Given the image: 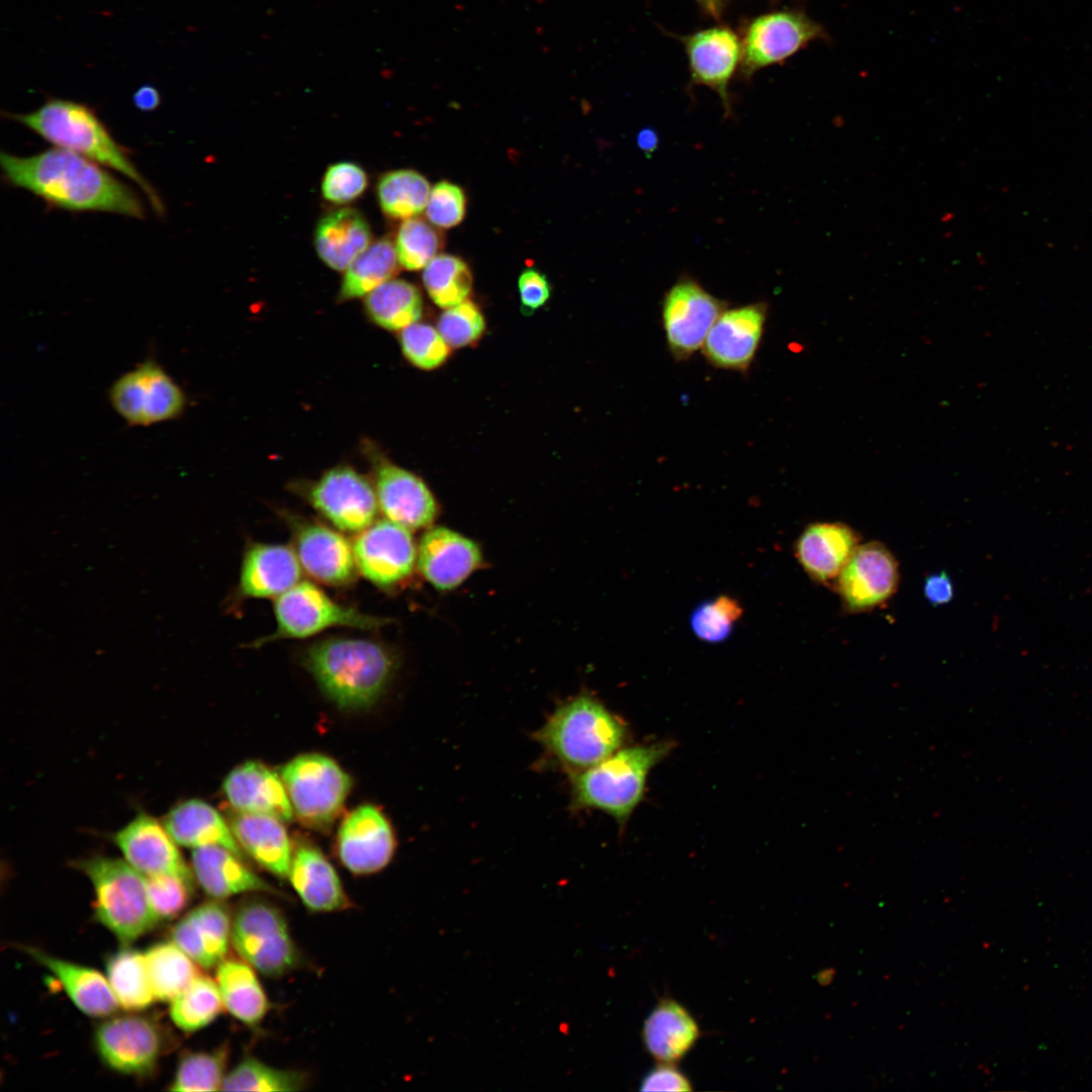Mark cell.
Masks as SVG:
<instances>
[{"label":"cell","instance_id":"6da1fadb","mask_svg":"<svg viewBox=\"0 0 1092 1092\" xmlns=\"http://www.w3.org/2000/svg\"><path fill=\"white\" fill-rule=\"evenodd\" d=\"M0 166L11 186L68 211H102L145 217L141 198L103 166L73 152L52 148L32 156L2 152Z\"/></svg>","mask_w":1092,"mask_h":1092},{"label":"cell","instance_id":"7a4b0ae2","mask_svg":"<svg viewBox=\"0 0 1092 1092\" xmlns=\"http://www.w3.org/2000/svg\"><path fill=\"white\" fill-rule=\"evenodd\" d=\"M301 663L340 709L372 707L386 692L396 669L395 655L378 640L333 636L312 642Z\"/></svg>","mask_w":1092,"mask_h":1092},{"label":"cell","instance_id":"3957f363","mask_svg":"<svg viewBox=\"0 0 1092 1092\" xmlns=\"http://www.w3.org/2000/svg\"><path fill=\"white\" fill-rule=\"evenodd\" d=\"M56 148L85 157L113 169L132 180L146 193L154 210L162 215L164 204L149 181L140 173L129 152L112 136L96 111L74 100L48 98L37 109L27 113H7Z\"/></svg>","mask_w":1092,"mask_h":1092},{"label":"cell","instance_id":"277c9868","mask_svg":"<svg viewBox=\"0 0 1092 1092\" xmlns=\"http://www.w3.org/2000/svg\"><path fill=\"white\" fill-rule=\"evenodd\" d=\"M533 737L573 776L622 748L627 729L597 698L581 694L559 705Z\"/></svg>","mask_w":1092,"mask_h":1092},{"label":"cell","instance_id":"5b68a950","mask_svg":"<svg viewBox=\"0 0 1092 1092\" xmlns=\"http://www.w3.org/2000/svg\"><path fill=\"white\" fill-rule=\"evenodd\" d=\"M669 742L624 747L599 763L572 776L574 809H596L620 826L642 801L651 769L670 751Z\"/></svg>","mask_w":1092,"mask_h":1092},{"label":"cell","instance_id":"8992f818","mask_svg":"<svg viewBox=\"0 0 1092 1092\" xmlns=\"http://www.w3.org/2000/svg\"><path fill=\"white\" fill-rule=\"evenodd\" d=\"M74 866L93 886L98 921L120 941L138 939L160 921L150 902L146 876L125 859L94 856Z\"/></svg>","mask_w":1092,"mask_h":1092},{"label":"cell","instance_id":"52a82bcc","mask_svg":"<svg viewBox=\"0 0 1092 1092\" xmlns=\"http://www.w3.org/2000/svg\"><path fill=\"white\" fill-rule=\"evenodd\" d=\"M273 609L274 631L256 639L250 647L259 648L278 640L304 639L337 627L372 631L390 623L388 618L335 601L318 585L306 580H300L276 598Z\"/></svg>","mask_w":1092,"mask_h":1092},{"label":"cell","instance_id":"ba28073f","mask_svg":"<svg viewBox=\"0 0 1092 1092\" xmlns=\"http://www.w3.org/2000/svg\"><path fill=\"white\" fill-rule=\"evenodd\" d=\"M231 943L243 961L268 977L294 970L299 951L282 911L264 899H248L233 914Z\"/></svg>","mask_w":1092,"mask_h":1092},{"label":"cell","instance_id":"9c48e42d","mask_svg":"<svg viewBox=\"0 0 1092 1092\" xmlns=\"http://www.w3.org/2000/svg\"><path fill=\"white\" fill-rule=\"evenodd\" d=\"M294 815L306 827L327 830L342 812L352 788L350 776L322 753L295 756L280 769Z\"/></svg>","mask_w":1092,"mask_h":1092},{"label":"cell","instance_id":"30bf717a","mask_svg":"<svg viewBox=\"0 0 1092 1092\" xmlns=\"http://www.w3.org/2000/svg\"><path fill=\"white\" fill-rule=\"evenodd\" d=\"M108 398L127 425L139 427L177 420L187 405L183 388L154 358L145 359L116 378Z\"/></svg>","mask_w":1092,"mask_h":1092},{"label":"cell","instance_id":"8fae6325","mask_svg":"<svg viewBox=\"0 0 1092 1092\" xmlns=\"http://www.w3.org/2000/svg\"><path fill=\"white\" fill-rule=\"evenodd\" d=\"M822 35V27L800 10H776L750 18L741 29L740 77L749 80L757 71L782 64Z\"/></svg>","mask_w":1092,"mask_h":1092},{"label":"cell","instance_id":"7c38bea8","mask_svg":"<svg viewBox=\"0 0 1092 1092\" xmlns=\"http://www.w3.org/2000/svg\"><path fill=\"white\" fill-rule=\"evenodd\" d=\"M728 303L690 278L678 279L663 295L662 327L667 347L677 361L691 358Z\"/></svg>","mask_w":1092,"mask_h":1092},{"label":"cell","instance_id":"4fadbf2b","mask_svg":"<svg viewBox=\"0 0 1092 1092\" xmlns=\"http://www.w3.org/2000/svg\"><path fill=\"white\" fill-rule=\"evenodd\" d=\"M352 544L358 572L381 589L401 585L417 567L412 531L387 519L357 533Z\"/></svg>","mask_w":1092,"mask_h":1092},{"label":"cell","instance_id":"5bb4252c","mask_svg":"<svg viewBox=\"0 0 1092 1092\" xmlns=\"http://www.w3.org/2000/svg\"><path fill=\"white\" fill-rule=\"evenodd\" d=\"M309 505L336 529L359 533L376 521L375 487L349 466L326 471L304 491Z\"/></svg>","mask_w":1092,"mask_h":1092},{"label":"cell","instance_id":"9a60e30c","mask_svg":"<svg viewBox=\"0 0 1092 1092\" xmlns=\"http://www.w3.org/2000/svg\"><path fill=\"white\" fill-rule=\"evenodd\" d=\"M292 548L302 570L328 586L352 584L358 569L353 544L340 530L320 521L289 517Z\"/></svg>","mask_w":1092,"mask_h":1092},{"label":"cell","instance_id":"2e32d148","mask_svg":"<svg viewBox=\"0 0 1092 1092\" xmlns=\"http://www.w3.org/2000/svg\"><path fill=\"white\" fill-rule=\"evenodd\" d=\"M396 848L393 828L374 805L364 804L342 820L336 850L341 863L355 875H370L384 869Z\"/></svg>","mask_w":1092,"mask_h":1092},{"label":"cell","instance_id":"e0dca14e","mask_svg":"<svg viewBox=\"0 0 1092 1092\" xmlns=\"http://www.w3.org/2000/svg\"><path fill=\"white\" fill-rule=\"evenodd\" d=\"M899 583L898 563L880 542L859 544L834 586L849 613L872 610L888 601Z\"/></svg>","mask_w":1092,"mask_h":1092},{"label":"cell","instance_id":"ac0fdd59","mask_svg":"<svg viewBox=\"0 0 1092 1092\" xmlns=\"http://www.w3.org/2000/svg\"><path fill=\"white\" fill-rule=\"evenodd\" d=\"M302 568L292 547L249 542L244 550L238 583L225 600L226 611L249 599H276L301 579Z\"/></svg>","mask_w":1092,"mask_h":1092},{"label":"cell","instance_id":"d6986e66","mask_svg":"<svg viewBox=\"0 0 1092 1092\" xmlns=\"http://www.w3.org/2000/svg\"><path fill=\"white\" fill-rule=\"evenodd\" d=\"M94 1038L101 1060L123 1074H147L162 1054L161 1031L145 1016L123 1015L105 1020L98 1025Z\"/></svg>","mask_w":1092,"mask_h":1092},{"label":"cell","instance_id":"ffe728a7","mask_svg":"<svg viewBox=\"0 0 1092 1092\" xmlns=\"http://www.w3.org/2000/svg\"><path fill=\"white\" fill-rule=\"evenodd\" d=\"M767 309L763 301L726 308L702 347L708 363L719 369L747 372L763 335Z\"/></svg>","mask_w":1092,"mask_h":1092},{"label":"cell","instance_id":"44dd1931","mask_svg":"<svg viewBox=\"0 0 1092 1092\" xmlns=\"http://www.w3.org/2000/svg\"><path fill=\"white\" fill-rule=\"evenodd\" d=\"M678 38L687 54L691 82L714 90L729 115V85L741 62L739 34L728 25L718 24Z\"/></svg>","mask_w":1092,"mask_h":1092},{"label":"cell","instance_id":"7402d4cb","mask_svg":"<svg viewBox=\"0 0 1092 1092\" xmlns=\"http://www.w3.org/2000/svg\"><path fill=\"white\" fill-rule=\"evenodd\" d=\"M483 563L479 545L447 527L431 526L418 544L417 567L438 590H452L462 584Z\"/></svg>","mask_w":1092,"mask_h":1092},{"label":"cell","instance_id":"603a6c76","mask_svg":"<svg viewBox=\"0 0 1092 1092\" xmlns=\"http://www.w3.org/2000/svg\"><path fill=\"white\" fill-rule=\"evenodd\" d=\"M374 487L384 518L411 531L430 528L439 515V505L426 482L393 463L377 464Z\"/></svg>","mask_w":1092,"mask_h":1092},{"label":"cell","instance_id":"cb8c5ba5","mask_svg":"<svg viewBox=\"0 0 1092 1092\" xmlns=\"http://www.w3.org/2000/svg\"><path fill=\"white\" fill-rule=\"evenodd\" d=\"M113 841L124 859L145 875H177L193 878L164 823L140 813L118 830Z\"/></svg>","mask_w":1092,"mask_h":1092},{"label":"cell","instance_id":"d4e9b609","mask_svg":"<svg viewBox=\"0 0 1092 1092\" xmlns=\"http://www.w3.org/2000/svg\"><path fill=\"white\" fill-rule=\"evenodd\" d=\"M288 878L302 904L312 912H339L353 906L335 868L305 839L293 841Z\"/></svg>","mask_w":1092,"mask_h":1092},{"label":"cell","instance_id":"484cf974","mask_svg":"<svg viewBox=\"0 0 1092 1092\" xmlns=\"http://www.w3.org/2000/svg\"><path fill=\"white\" fill-rule=\"evenodd\" d=\"M222 792L235 811L267 815L282 822L294 816L281 776L263 762L249 760L236 766L225 777Z\"/></svg>","mask_w":1092,"mask_h":1092},{"label":"cell","instance_id":"4316f807","mask_svg":"<svg viewBox=\"0 0 1092 1092\" xmlns=\"http://www.w3.org/2000/svg\"><path fill=\"white\" fill-rule=\"evenodd\" d=\"M232 919L226 905L213 899L198 905L175 924L171 939L197 966L217 967L232 944Z\"/></svg>","mask_w":1092,"mask_h":1092},{"label":"cell","instance_id":"83f0119b","mask_svg":"<svg viewBox=\"0 0 1092 1092\" xmlns=\"http://www.w3.org/2000/svg\"><path fill=\"white\" fill-rule=\"evenodd\" d=\"M856 533L842 523H814L795 543L797 560L808 576L822 584H835L858 547Z\"/></svg>","mask_w":1092,"mask_h":1092},{"label":"cell","instance_id":"f1b7e54d","mask_svg":"<svg viewBox=\"0 0 1092 1092\" xmlns=\"http://www.w3.org/2000/svg\"><path fill=\"white\" fill-rule=\"evenodd\" d=\"M243 859L228 848L208 845L193 849L191 868L199 886L213 899L253 892L282 895Z\"/></svg>","mask_w":1092,"mask_h":1092},{"label":"cell","instance_id":"f546056e","mask_svg":"<svg viewBox=\"0 0 1092 1092\" xmlns=\"http://www.w3.org/2000/svg\"><path fill=\"white\" fill-rule=\"evenodd\" d=\"M226 820L245 853L273 876L280 879L288 878L293 842L282 821L267 815L238 812L233 809Z\"/></svg>","mask_w":1092,"mask_h":1092},{"label":"cell","instance_id":"4dcf8cb0","mask_svg":"<svg viewBox=\"0 0 1092 1092\" xmlns=\"http://www.w3.org/2000/svg\"><path fill=\"white\" fill-rule=\"evenodd\" d=\"M700 1027L691 1012L671 998L661 999L642 1026V1041L659 1063H676L685 1058L700 1037Z\"/></svg>","mask_w":1092,"mask_h":1092},{"label":"cell","instance_id":"1f68e13d","mask_svg":"<svg viewBox=\"0 0 1092 1092\" xmlns=\"http://www.w3.org/2000/svg\"><path fill=\"white\" fill-rule=\"evenodd\" d=\"M23 950L58 979L68 997L83 1013L105 1017L117 1010L119 1004L107 977L98 971L34 947H23Z\"/></svg>","mask_w":1092,"mask_h":1092},{"label":"cell","instance_id":"d6a6232c","mask_svg":"<svg viewBox=\"0 0 1092 1092\" xmlns=\"http://www.w3.org/2000/svg\"><path fill=\"white\" fill-rule=\"evenodd\" d=\"M163 823L175 842L189 848L217 845L230 849L245 859L230 824L218 811L206 802L189 799L175 805Z\"/></svg>","mask_w":1092,"mask_h":1092},{"label":"cell","instance_id":"836d02e7","mask_svg":"<svg viewBox=\"0 0 1092 1092\" xmlns=\"http://www.w3.org/2000/svg\"><path fill=\"white\" fill-rule=\"evenodd\" d=\"M371 231L356 209L341 208L326 214L315 230V249L332 269L342 271L369 245Z\"/></svg>","mask_w":1092,"mask_h":1092},{"label":"cell","instance_id":"e575fe53","mask_svg":"<svg viewBox=\"0 0 1092 1092\" xmlns=\"http://www.w3.org/2000/svg\"><path fill=\"white\" fill-rule=\"evenodd\" d=\"M256 970L242 959H224L215 981L224 1009L244 1024L255 1026L266 1016L269 1001Z\"/></svg>","mask_w":1092,"mask_h":1092},{"label":"cell","instance_id":"d590c367","mask_svg":"<svg viewBox=\"0 0 1092 1092\" xmlns=\"http://www.w3.org/2000/svg\"><path fill=\"white\" fill-rule=\"evenodd\" d=\"M395 246L388 238L370 244L348 266L339 298L349 300L367 295L398 272Z\"/></svg>","mask_w":1092,"mask_h":1092},{"label":"cell","instance_id":"8d00e7d4","mask_svg":"<svg viewBox=\"0 0 1092 1092\" xmlns=\"http://www.w3.org/2000/svg\"><path fill=\"white\" fill-rule=\"evenodd\" d=\"M365 309L376 325L385 330L399 331L419 321L423 299L414 284L390 279L366 295Z\"/></svg>","mask_w":1092,"mask_h":1092},{"label":"cell","instance_id":"74e56055","mask_svg":"<svg viewBox=\"0 0 1092 1092\" xmlns=\"http://www.w3.org/2000/svg\"><path fill=\"white\" fill-rule=\"evenodd\" d=\"M144 957L156 1000L172 1001L199 975L197 964L173 941L152 945Z\"/></svg>","mask_w":1092,"mask_h":1092},{"label":"cell","instance_id":"f35d334b","mask_svg":"<svg viewBox=\"0 0 1092 1092\" xmlns=\"http://www.w3.org/2000/svg\"><path fill=\"white\" fill-rule=\"evenodd\" d=\"M107 980L121 1008L140 1011L156 1000L150 983L144 953L123 948L106 963Z\"/></svg>","mask_w":1092,"mask_h":1092},{"label":"cell","instance_id":"ab89813d","mask_svg":"<svg viewBox=\"0 0 1092 1092\" xmlns=\"http://www.w3.org/2000/svg\"><path fill=\"white\" fill-rule=\"evenodd\" d=\"M430 183L421 173L401 169L385 173L377 184V197L382 211L391 218L407 219L426 209Z\"/></svg>","mask_w":1092,"mask_h":1092},{"label":"cell","instance_id":"60d3db41","mask_svg":"<svg viewBox=\"0 0 1092 1092\" xmlns=\"http://www.w3.org/2000/svg\"><path fill=\"white\" fill-rule=\"evenodd\" d=\"M223 1008L216 981L199 974L171 1001L170 1016L179 1029L192 1032L211 1023Z\"/></svg>","mask_w":1092,"mask_h":1092},{"label":"cell","instance_id":"b9f144b4","mask_svg":"<svg viewBox=\"0 0 1092 1092\" xmlns=\"http://www.w3.org/2000/svg\"><path fill=\"white\" fill-rule=\"evenodd\" d=\"M424 286L440 307L457 305L469 296L473 278L468 265L459 257L438 254L424 269Z\"/></svg>","mask_w":1092,"mask_h":1092},{"label":"cell","instance_id":"7bdbcfd3","mask_svg":"<svg viewBox=\"0 0 1092 1092\" xmlns=\"http://www.w3.org/2000/svg\"><path fill=\"white\" fill-rule=\"evenodd\" d=\"M306 1077L297 1071L271 1067L255 1058H247L225 1074L224 1091H299L306 1086Z\"/></svg>","mask_w":1092,"mask_h":1092},{"label":"cell","instance_id":"ee69618b","mask_svg":"<svg viewBox=\"0 0 1092 1092\" xmlns=\"http://www.w3.org/2000/svg\"><path fill=\"white\" fill-rule=\"evenodd\" d=\"M228 1059L226 1045L211 1052L186 1054L178 1064L170 1090L186 1092L221 1090Z\"/></svg>","mask_w":1092,"mask_h":1092},{"label":"cell","instance_id":"f6af8a7d","mask_svg":"<svg viewBox=\"0 0 1092 1092\" xmlns=\"http://www.w3.org/2000/svg\"><path fill=\"white\" fill-rule=\"evenodd\" d=\"M742 615V606L736 599L720 595L702 602L693 610L690 627L698 639L718 644L731 636Z\"/></svg>","mask_w":1092,"mask_h":1092},{"label":"cell","instance_id":"bcb514c9","mask_svg":"<svg viewBox=\"0 0 1092 1092\" xmlns=\"http://www.w3.org/2000/svg\"><path fill=\"white\" fill-rule=\"evenodd\" d=\"M444 239L431 222L418 217L404 219L396 235L395 249L400 266L416 271L425 268L443 248Z\"/></svg>","mask_w":1092,"mask_h":1092},{"label":"cell","instance_id":"7dc6e473","mask_svg":"<svg viewBox=\"0 0 1092 1092\" xmlns=\"http://www.w3.org/2000/svg\"><path fill=\"white\" fill-rule=\"evenodd\" d=\"M399 342L404 357L424 370L439 367L450 354V346L440 332L427 324L415 323L404 328Z\"/></svg>","mask_w":1092,"mask_h":1092},{"label":"cell","instance_id":"c3c4849f","mask_svg":"<svg viewBox=\"0 0 1092 1092\" xmlns=\"http://www.w3.org/2000/svg\"><path fill=\"white\" fill-rule=\"evenodd\" d=\"M484 330L482 312L467 299L446 308L438 320V331L450 348H462L476 342Z\"/></svg>","mask_w":1092,"mask_h":1092},{"label":"cell","instance_id":"681fc988","mask_svg":"<svg viewBox=\"0 0 1092 1092\" xmlns=\"http://www.w3.org/2000/svg\"><path fill=\"white\" fill-rule=\"evenodd\" d=\"M147 878L151 905L159 920L172 919L190 902L193 879L177 875H156Z\"/></svg>","mask_w":1092,"mask_h":1092},{"label":"cell","instance_id":"f907efd6","mask_svg":"<svg viewBox=\"0 0 1092 1092\" xmlns=\"http://www.w3.org/2000/svg\"><path fill=\"white\" fill-rule=\"evenodd\" d=\"M466 204L463 189L457 184L443 180L431 188L426 215L436 228L451 229L463 220Z\"/></svg>","mask_w":1092,"mask_h":1092},{"label":"cell","instance_id":"816d5d0a","mask_svg":"<svg viewBox=\"0 0 1092 1092\" xmlns=\"http://www.w3.org/2000/svg\"><path fill=\"white\" fill-rule=\"evenodd\" d=\"M366 172L352 162H339L331 165L324 176L322 192L331 202L342 204L358 198L366 189Z\"/></svg>","mask_w":1092,"mask_h":1092},{"label":"cell","instance_id":"f5cc1de1","mask_svg":"<svg viewBox=\"0 0 1092 1092\" xmlns=\"http://www.w3.org/2000/svg\"><path fill=\"white\" fill-rule=\"evenodd\" d=\"M521 307L525 313H532L546 303L551 288L546 276L535 268H526L518 279Z\"/></svg>","mask_w":1092,"mask_h":1092},{"label":"cell","instance_id":"db71d44e","mask_svg":"<svg viewBox=\"0 0 1092 1092\" xmlns=\"http://www.w3.org/2000/svg\"><path fill=\"white\" fill-rule=\"evenodd\" d=\"M641 1091H690L689 1078L672 1063H659L643 1077Z\"/></svg>","mask_w":1092,"mask_h":1092},{"label":"cell","instance_id":"11a10c76","mask_svg":"<svg viewBox=\"0 0 1092 1092\" xmlns=\"http://www.w3.org/2000/svg\"><path fill=\"white\" fill-rule=\"evenodd\" d=\"M924 596L933 606L948 603L953 596V586L949 576L945 572L932 573L927 576L924 583Z\"/></svg>","mask_w":1092,"mask_h":1092},{"label":"cell","instance_id":"9f6ffc18","mask_svg":"<svg viewBox=\"0 0 1092 1092\" xmlns=\"http://www.w3.org/2000/svg\"><path fill=\"white\" fill-rule=\"evenodd\" d=\"M161 101L162 98L160 92L151 84H145L139 87L132 94L133 105L143 112L156 110L160 106Z\"/></svg>","mask_w":1092,"mask_h":1092},{"label":"cell","instance_id":"6f0895ef","mask_svg":"<svg viewBox=\"0 0 1092 1092\" xmlns=\"http://www.w3.org/2000/svg\"><path fill=\"white\" fill-rule=\"evenodd\" d=\"M704 13L720 20L728 6V0H695Z\"/></svg>","mask_w":1092,"mask_h":1092},{"label":"cell","instance_id":"680465c9","mask_svg":"<svg viewBox=\"0 0 1092 1092\" xmlns=\"http://www.w3.org/2000/svg\"><path fill=\"white\" fill-rule=\"evenodd\" d=\"M657 138L655 133L650 130H643L638 135V144L644 151L650 152L655 148Z\"/></svg>","mask_w":1092,"mask_h":1092},{"label":"cell","instance_id":"91938a15","mask_svg":"<svg viewBox=\"0 0 1092 1092\" xmlns=\"http://www.w3.org/2000/svg\"><path fill=\"white\" fill-rule=\"evenodd\" d=\"M833 977H834V970H828V971H825V973H823L820 976V981H822L823 984L827 985V984H829L831 982Z\"/></svg>","mask_w":1092,"mask_h":1092}]
</instances>
